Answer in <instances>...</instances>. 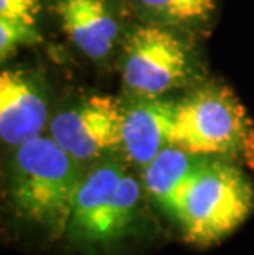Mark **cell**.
Returning <instances> with one entry per match:
<instances>
[{"label": "cell", "mask_w": 254, "mask_h": 255, "mask_svg": "<svg viewBox=\"0 0 254 255\" xmlns=\"http://www.w3.org/2000/svg\"><path fill=\"white\" fill-rule=\"evenodd\" d=\"M81 165L50 135L13 148L5 173V199L13 218L48 241L63 239L84 178Z\"/></svg>", "instance_id": "obj_1"}, {"label": "cell", "mask_w": 254, "mask_h": 255, "mask_svg": "<svg viewBox=\"0 0 254 255\" xmlns=\"http://www.w3.org/2000/svg\"><path fill=\"white\" fill-rule=\"evenodd\" d=\"M144 186L119 160L96 163L81 181L64 239L86 255H111L144 227Z\"/></svg>", "instance_id": "obj_2"}, {"label": "cell", "mask_w": 254, "mask_h": 255, "mask_svg": "<svg viewBox=\"0 0 254 255\" xmlns=\"http://www.w3.org/2000/svg\"><path fill=\"white\" fill-rule=\"evenodd\" d=\"M254 211V186L241 165L207 156L188 183L174 222L183 239L212 247L230 237Z\"/></svg>", "instance_id": "obj_3"}, {"label": "cell", "mask_w": 254, "mask_h": 255, "mask_svg": "<svg viewBox=\"0 0 254 255\" xmlns=\"http://www.w3.org/2000/svg\"><path fill=\"white\" fill-rule=\"evenodd\" d=\"M170 143L254 168V124L225 86L207 84L177 101Z\"/></svg>", "instance_id": "obj_4"}, {"label": "cell", "mask_w": 254, "mask_h": 255, "mask_svg": "<svg viewBox=\"0 0 254 255\" xmlns=\"http://www.w3.org/2000/svg\"><path fill=\"white\" fill-rule=\"evenodd\" d=\"M193 71L195 61L188 43L165 26H136L124 43L122 83L137 97H159L182 88Z\"/></svg>", "instance_id": "obj_5"}, {"label": "cell", "mask_w": 254, "mask_h": 255, "mask_svg": "<svg viewBox=\"0 0 254 255\" xmlns=\"http://www.w3.org/2000/svg\"><path fill=\"white\" fill-rule=\"evenodd\" d=\"M122 107L107 96H91L59 111L50 137L79 163L99 160L122 148Z\"/></svg>", "instance_id": "obj_6"}, {"label": "cell", "mask_w": 254, "mask_h": 255, "mask_svg": "<svg viewBox=\"0 0 254 255\" xmlns=\"http://www.w3.org/2000/svg\"><path fill=\"white\" fill-rule=\"evenodd\" d=\"M48 121L45 89L36 78L7 69L0 74V138L12 148L40 137Z\"/></svg>", "instance_id": "obj_7"}, {"label": "cell", "mask_w": 254, "mask_h": 255, "mask_svg": "<svg viewBox=\"0 0 254 255\" xmlns=\"http://www.w3.org/2000/svg\"><path fill=\"white\" fill-rule=\"evenodd\" d=\"M175 104L159 97H140L122 107V150L129 161L144 168L170 143Z\"/></svg>", "instance_id": "obj_8"}, {"label": "cell", "mask_w": 254, "mask_h": 255, "mask_svg": "<svg viewBox=\"0 0 254 255\" xmlns=\"http://www.w3.org/2000/svg\"><path fill=\"white\" fill-rule=\"evenodd\" d=\"M55 13L63 31L86 56L101 61L119 36V23L106 0H56Z\"/></svg>", "instance_id": "obj_9"}, {"label": "cell", "mask_w": 254, "mask_h": 255, "mask_svg": "<svg viewBox=\"0 0 254 255\" xmlns=\"http://www.w3.org/2000/svg\"><path fill=\"white\" fill-rule=\"evenodd\" d=\"M207 156L195 155L169 143L142 168V186L147 196L174 221L188 183Z\"/></svg>", "instance_id": "obj_10"}, {"label": "cell", "mask_w": 254, "mask_h": 255, "mask_svg": "<svg viewBox=\"0 0 254 255\" xmlns=\"http://www.w3.org/2000/svg\"><path fill=\"white\" fill-rule=\"evenodd\" d=\"M154 17L172 23H192L207 20L215 12V0H137Z\"/></svg>", "instance_id": "obj_11"}, {"label": "cell", "mask_w": 254, "mask_h": 255, "mask_svg": "<svg viewBox=\"0 0 254 255\" xmlns=\"http://www.w3.org/2000/svg\"><path fill=\"white\" fill-rule=\"evenodd\" d=\"M35 21L0 17V56L5 61L18 46L33 45L40 41Z\"/></svg>", "instance_id": "obj_12"}, {"label": "cell", "mask_w": 254, "mask_h": 255, "mask_svg": "<svg viewBox=\"0 0 254 255\" xmlns=\"http://www.w3.org/2000/svg\"><path fill=\"white\" fill-rule=\"evenodd\" d=\"M40 0H0V17L35 21Z\"/></svg>", "instance_id": "obj_13"}]
</instances>
